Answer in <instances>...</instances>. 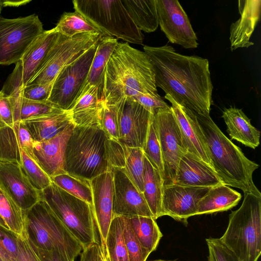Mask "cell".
Instances as JSON below:
<instances>
[{
    "label": "cell",
    "mask_w": 261,
    "mask_h": 261,
    "mask_svg": "<svg viewBox=\"0 0 261 261\" xmlns=\"http://www.w3.org/2000/svg\"><path fill=\"white\" fill-rule=\"evenodd\" d=\"M35 141L22 122L12 126H0V162L22 164V153L24 150L33 158Z\"/></svg>",
    "instance_id": "cell-21"
},
{
    "label": "cell",
    "mask_w": 261,
    "mask_h": 261,
    "mask_svg": "<svg viewBox=\"0 0 261 261\" xmlns=\"http://www.w3.org/2000/svg\"><path fill=\"white\" fill-rule=\"evenodd\" d=\"M118 124V140L127 147L143 149L152 114L130 98L115 105Z\"/></svg>",
    "instance_id": "cell-14"
},
{
    "label": "cell",
    "mask_w": 261,
    "mask_h": 261,
    "mask_svg": "<svg viewBox=\"0 0 261 261\" xmlns=\"http://www.w3.org/2000/svg\"><path fill=\"white\" fill-rule=\"evenodd\" d=\"M153 261H166V260L159 259V260H153Z\"/></svg>",
    "instance_id": "cell-58"
},
{
    "label": "cell",
    "mask_w": 261,
    "mask_h": 261,
    "mask_svg": "<svg viewBox=\"0 0 261 261\" xmlns=\"http://www.w3.org/2000/svg\"><path fill=\"white\" fill-rule=\"evenodd\" d=\"M100 245L91 244L83 249L80 261H99Z\"/></svg>",
    "instance_id": "cell-52"
},
{
    "label": "cell",
    "mask_w": 261,
    "mask_h": 261,
    "mask_svg": "<svg viewBox=\"0 0 261 261\" xmlns=\"http://www.w3.org/2000/svg\"><path fill=\"white\" fill-rule=\"evenodd\" d=\"M132 229L141 245L150 253L154 251L163 236L152 217L136 216L128 217Z\"/></svg>",
    "instance_id": "cell-32"
},
{
    "label": "cell",
    "mask_w": 261,
    "mask_h": 261,
    "mask_svg": "<svg viewBox=\"0 0 261 261\" xmlns=\"http://www.w3.org/2000/svg\"><path fill=\"white\" fill-rule=\"evenodd\" d=\"M22 87V65L20 60L15 64L14 70L8 76L1 91L9 98L12 105L13 114L20 104Z\"/></svg>",
    "instance_id": "cell-42"
},
{
    "label": "cell",
    "mask_w": 261,
    "mask_h": 261,
    "mask_svg": "<svg viewBox=\"0 0 261 261\" xmlns=\"http://www.w3.org/2000/svg\"><path fill=\"white\" fill-rule=\"evenodd\" d=\"M101 125L74 126L65 152V172L90 181L108 171L105 141Z\"/></svg>",
    "instance_id": "cell-4"
},
{
    "label": "cell",
    "mask_w": 261,
    "mask_h": 261,
    "mask_svg": "<svg viewBox=\"0 0 261 261\" xmlns=\"http://www.w3.org/2000/svg\"><path fill=\"white\" fill-rule=\"evenodd\" d=\"M161 146L163 165V186L174 184L181 157L188 151L180 129L170 108L159 109L152 114Z\"/></svg>",
    "instance_id": "cell-11"
},
{
    "label": "cell",
    "mask_w": 261,
    "mask_h": 261,
    "mask_svg": "<svg viewBox=\"0 0 261 261\" xmlns=\"http://www.w3.org/2000/svg\"><path fill=\"white\" fill-rule=\"evenodd\" d=\"M0 216L9 230L19 236L26 234L24 211L1 189Z\"/></svg>",
    "instance_id": "cell-33"
},
{
    "label": "cell",
    "mask_w": 261,
    "mask_h": 261,
    "mask_svg": "<svg viewBox=\"0 0 261 261\" xmlns=\"http://www.w3.org/2000/svg\"><path fill=\"white\" fill-rule=\"evenodd\" d=\"M144 154L139 148H127L125 167L123 168L126 175L142 193L144 189Z\"/></svg>",
    "instance_id": "cell-38"
},
{
    "label": "cell",
    "mask_w": 261,
    "mask_h": 261,
    "mask_svg": "<svg viewBox=\"0 0 261 261\" xmlns=\"http://www.w3.org/2000/svg\"><path fill=\"white\" fill-rule=\"evenodd\" d=\"M127 148L117 139L107 138L105 150L109 171L112 168H124Z\"/></svg>",
    "instance_id": "cell-43"
},
{
    "label": "cell",
    "mask_w": 261,
    "mask_h": 261,
    "mask_svg": "<svg viewBox=\"0 0 261 261\" xmlns=\"http://www.w3.org/2000/svg\"><path fill=\"white\" fill-rule=\"evenodd\" d=\"M44 31L35 14L13 19L0 16V65L16 64L21 60Z\"/></svg>",
    "instance_id": "cell-9"
},
{
    "label": "cell",
    "mask_w": 261,
    "mask_h": 261,
    "mask_svg": "<svg viewBox=\"0 0 261 261\" xmlns=\"http://www.w3.org/2000/svg\"><path fill=\"white\" fill-rule=\"evenodd\" d=\"M0 121L5 125L13 126L14 121L13 109L9 98L0 91Z\"/></svg>",
    "instance_id": "cell-50"
},
{
    "label": "cell",
    "mask_w": 261,
    "mask_h": 261,
    "mask_svg": "<svg viewBox=\"0 0 261 261\" xmlns=\"http://www.w3.org/2000/svg\"><path fill=\"white\" fill-rule=\"evenodd\" d=\"M164 97L171 103L170 108L179 125L188 151L212 167L195 113L178 104L169 95L165 94Z\"/></svg>",
    "instance_id": "cell-20"
},
{
    "label": "cell",
    "mask_w": 261,
    "mask_h": 261,
    "mask_svg": "<svg viewBox=\"0 0 261 261\" xmlns=\"http://www.w3.org/2000/svg\"><path fill=\"white\" fill-rule=\"evenodd\" d=\"M99 41L61 70L54 80L47 101L65 111L70 109L86 84Z\"/></svg>",
    "instance_id": "cell-12"
},
{
    "label": "cell",
    "mask_w": 261,
    "mask_h": 261,
    "mask_svg": "<svg viewBox=\"0 0 261 261\" xmlns=\"http://www.w3.org/2000/svg\"><path fill=\"white\" fill-rule=\"evenodd\" d=\"M158 23L172 43L186 49L197 48V38L186 12L177 0H155Z\"/></svg>",
    "instance_id": "cell-13"
},
{
    "label": "cell",
    "mask_w": 261,
    "mask_h": 261,
    "mask_svg": "<svg viewBox=\"0 0 261 261\" xmlns=\"http://www.w3.org/2000/svg\"><path fill=\"white\" fill-rule=\"evenodd\" d=\"M120 218L129 261H146L150 253L139 241L128 218L120 216Z\"/></svg>",
    "instance_id": "cell-41"
},
{
    "label": "cell",
    "mask_w": 261,
    "mask_h": 261,
    "mask_svg": "<svg viewBox=\"0 0 261 261\" xmlns=\"http://www.w3.org/2000/svg\"><path fill=\"white\" fill-rule=\"evenodd\" d=\"M240 18L230 27V48H248L254 44L250 37L260 18V0H240L238 1Z\"/></svg>",
    "instance_id": "cell-24"
},
{
    "label": "cell",
    "mask_w": 261,
    "mask_h": 261,
    "mask_svg": "<svg viewBox=\"0 0 261 261\" xmlns=\"http://www.w3.org/2000/svg\"><path fill=\"white\" fill-rule=\"evenodd\" d=\"M60 35L55 28L44 31L24 53L20 60L22 65L23 87L26 86L41 70Z\"/></svg>",
    "instance_id": "cell-25"
},
{
    "label": "cell",
    "mask_w": 261,
    "mask_h": 261,
    "mask_svg": "<svg viewBox=\"0 0 261 261\" xmlns=\"http://www.w3.org/2000/svg\"><path fill=\"white\" fill-rule=\"evenodd\" d=\"M101 126L108 138L118 140V124L115 106L108 105L104 102Z\"/></svg>",
    "instance_id": "cell-45"
},
{
    "label": "cell",
    "mask_w": 261,
    "mask_h": 261,
    "mask_svg": "<svg viewBox=\"0 0 261 261\" xmlns=\"http://www.w3.org/2000/svg\"><path fill=\"white\" fill-rule=\"evenodd\" d=\"M109 261H129L120 216H114L105 243Z\"/></svg>",
    "instance_id": "cell-34"
},
{
    "label": "cell",
    "mask_w": 261,
    "mask_h": 261,
    "mask_svg": "<svg viewBox=\"0 0 261 261\" xmlns=\"http://www.w3.org/2000/svg\"><path fill=\"white\" fill-rule=\"evenodd\" d=\"M130 17L140 31H155L158 20L155 0H121Z\"/></svg>",
    "instance_id": "cell-30"
},
{
    "label": "cell",
    "mask_w": 261,
    "mask_h": 261,
    "mask_svg": "<svg viewBox=\"0 0 261 261\" xmlns=\"http://www.w3.org/2000/svg\"><path fill=\"white\" fill-rule=\"evenodd\" d=\"M242 198L240 193L223 184L211 187L198 201L195 215L226 211L236 206Z\"/></svg>",
    "instance_id": "cell-28"
},
{
    "label": "cell",
    "mask_w": 261,
    "mask_h": 261,
    "mask_svg": "<svg viewBox=\"0 0 261 261\" xmlns=\"http://www.w3.org/2000/svg\"><path fill=\"white\" fill-rule=\"evenodd\" d=\"M19 251L16 261H42L27 237L18 236Z\"/></svg>",
    "instance_id": "cell-49"
},
{
    "label": "cell",
    "mask_w": 261,
    "mask_h": 261,
    "mask_svg": "<svg viewBox=\"0 0 261 261\" xmlns=\"http://www.w3.org/2000/svg\"><path fill=\"white\" fill-rule=\"evenodd\" d=\"M30 244L42 261H74L70 259L63 251L58 249L43 250L35 247L31 243Z\"/></svg>",
    "instance_id": "cell-51"
},
{
    "label": "cell",
    "mask_w": 261,
    "mask_h": 261,
    "mask_svg": "<svg viewBox=\"0 0 261 261\" xmlns=\"http://www.w3.org/2000/svg\"><path fill=\"white\" fill-rule=\"evenodd\" d=\"M74 127L72 122L54 138L42 142H34L33 158L50 177L66 173V148Z\"/></svg>",
    "instance_id": "cell-19"
},
{
    "label": "cell",
    "mask_w": 261,
    "mask_h": 261,
    "mask_svg": "<svg viewBox=\"0 0 261 261\" xmlns=\"http://www.w3.org/2000/svg\"><path fill=\"white\" fill-rule=\"evenodd\" d=\"M21 167L31 183L37 190L42 191L52 183L50 177L24 150L22 153Z\"/></svg>",
    "instance_id": "cell-40"
},
{
    "label": "cell",
    "mask_w": 261,
    "mask_h": 261,
    "mask_svg": "<svg viewBox=\"0 0 261 261\" xmlns=\"http://www.w3.org/2000/svg\"><path fill=\"white\" fill-rule=\"evenodd\" d=\"M18 236L0 225V246L12 261H16L19 251Z\"/></svg>",
    "instance_id": "cell-46"
},
{
    "label": "cell",
    "mask_w": 261,
    "mask_h": 261,
    "mask_svg": "<svg viewBox=\"0 0 261 261\" xmlns=\"http://www.w3.org/2000/svg\"><path fill=\"white\" fill-rule=\"evenodd\" d=\"M103 105L100 87L85 84L68 112L74 126L101 125Z\"/></svg>",
    "instance_id": "cell-23"
},
{
    "label": "cell",
    "mask_w": 261,
    "mask_h": 261,
    "mask_svg": "<svg viewBox=\"0 0 261 261\" xmlns=\"http://www.w3.org/2000/svg\"><path fill=\"white\" fill-rule=\"evenodd\" d=\"M153 68L148 55L118 42L105 67L101 97L108 105H115L140 94L157 93Z\"/></svg>",
    "instance_id": "cell-2"
},
{
    "label": "cell",
    "mask_w": 261,
    "mask_h": 261,
    "mask_svg": "<svg viewBox=\"0 0 261 261\" xmlns=\"http://www.w3.org/2000/svg\"><path fill=\"white\" fill-rule=\"evenodd\" d=\"M0 261H12L7 253L0 246Z\"/></svg>",
    "instance_id": "cell-55"
},
{
    "label": "cell",
    "mask_w": 261,
    "mask_h": 261,
    "mask_svg": "<svg viewBox=\"0 0 261 261\" xmlns=\"http://www.w3.org/2000/svg\"><path fill=\"white\" fill-rule=\"evenodd\" d=\"M240 261H257L261 254V196L244 193L241 206L231 212L219 238Z\"/></svg>",
    "instance_id": "cell-5"
},
{
    "label": "cell",
    "mask_w": 261,
    "mask_h": 261,
    "mask_svg": "<svg viewBox=\"0 0 261 261\" xmlns=\"http://www.w3.org/2000/svg\"><path fill=\"white\" fill-rule=\"evenodd\" d=\"M31 2V0L10 1L2 0V5L4 7H19L25 5Z\"/></svg>",
    "instance_id": "cell-53"
},
{
    "label": "cell",
    "mask_w": 261,
    "mask_h": 261,
    "mask_svg": "<svg viewBox=\"0 0 261 261\" xmlns=\"http://www.w3.org/2000/svg\"><path fill=\"white\" fill-rule=\"evenodd\" d=\"M143 49L152 65L156 87L193 112L210 115L213 86L207 59L181 55L167 44Z\"/></svg>",
    "instance_id": "cell-1"
},
{
    "label": "cell",
    "mask_w": 261,
    "mask_h": 261,
    "mask_svg": "<svg viewBox=\"0 0 261 261\" xmlns=\"http://www.w3.org/2000/svg\"><path fill=\"white\" fill-rule=\"evenodd\" d=\"M52 182L71 195L88 203L92 207V193L90 181L67 173L50 177Z\"/></svg>",
    "instance_id": "cell-36"
},
{
    "label": "cell",
    "mask_w": 261,
    "mask_h": 261,
    "mask_svg": "<svg viewBox=\"0 0 261 261\" xmlns=\"http://www.w3.org/2000/svg\"><path fill=\"white\" fill-rule=\"evenodd\" d=\"M211 188L175 184L163 186V215L170 216L187 225L188 219L195 216L197 203Z\"/></svg>",
    "instance_id": "cell-16"
},
{
    "label": "cell",
    "mask_w": 261,
    "mask_h": 261,
    "mask_svg": "<svg viewBox=\"0 0 261 261\" xmlns=\"http://www.w3.org/2000/svg\"><path fill=\"white\" fill-rule=\"evenodd\" d=\"M55 28L60 34L66 37L84 33H97L103 37L99 29L75 11L64 12Z\"/></svg>",
    "instance_id": "cell-35"
},
{
    "label": "cell",
    "mask_w": 261,
    "mask_h": 261,
    "mask_svg": "<svg viewBox=\"0 0 261 261\" xmlns=\"http://www.w3.org/2000/svg\"><path fill=\"white\" fill-rule=\"evenodd\" d=\"M118 43L114 37H102L97 46L86 84L101 86L104 70Z\"/></svg>",
    "instance_id": "cell-31"
},
{
    "label": "cell",
    "mask_w": 261,
    "mask_h": 261,
    "mask_svg": "<svg viewBox=\"0 0 261 261\" xmlns=\"http://www.w3.org/2000/svg\"><path fill=\"white\" fill-rule=\"evenodd\" d=\"M22 122L36 142L49 140L63 132L72 121L68 111L31 118Z\"/></svg>",
    "instance_id": "cell-27"
},
{
    "label": "cell",
    "mask_w": 261,
    "mask_h": 261,
    "mask_svg": "<svg viewBox=\"0 0 261 261\" xmlns=\"http://www.w3.org/2000/svg\"><path fill=\"white\" fill-rule=\"evenodd\" d=\"M74 10L99 29L103 37L142 44L144 35L132 20L121 0H74Z\"/></svg>",
    "instance_id": "cell-8"
},
{
    "label": "cell",
    "mask_w": 261,
    "mask_h": 261,
    "mask_svg": "<svg viewBox=\"0 0 261 261\" xmlns=\"http://www.w3.org/2000/svg\"><path fill=\"white\" fill-rule=\"evenodd\" d=\"M132 99L152 114L157 109L170 107L158 93L155 94H140L134 97Z\"/></svg>",
    "instance_id": "cell-48"
},
{
    "label": "cell",
    "mask_w": 261,
    "mask_h": 261,
    "mask_svg": "<svg viewBox=\"0 0 261 261\" xmlns=\"http://www.w3.org/2000/svg\"><path fill=\"white\" fill-rule=\"evenodd\" d=\"M102 37L97 33L80 34L72 37L60 34L42 68L27 85H43L54 82L64 67L79 58Z\"/></svg>",
    "instance_id": "cell-10"
},
{
    "label": "cell",
    "mask_w": 261,
    "mask_h": 261,
    "mask_svg": "<svg viewBox=\"0 0 261 261\" xmlns=\"http://www.w3.org/2000/svg\"><path fill=\"white\" fill-rule=\"evenodd\" d=\"M144 189L143 195L155 220L163 216L162 209L163 179L159 171L144 156Z\"/></svg>",
    "instance_id": "cell-29"
},
{
    "label": "cell",
    "mask_w": 261,
    "mask_h": 261,
    "mask_svg": "<svg viewBox=\"0 0 261 261\" xmlns=\"http://www.w3.org/2000/svg\"><path fill=\"white\" fill-rule=\"evenodd\" d=\"M0 225L4 226V227H7L4 221L3 220V219H2L1 217L0 216Z\"/></svg>",
    "instance_id": "cell-56"
},
{
    "label": "cell",
    "mask_w": 261,
    "mask_h": 261,
    "mask_svg": "<svg viewBox=\"0 0 261 261\" xmlns=\"http://www.w3.org/2000/svg\"><path fill=\"white\" fill-rule=\"evenodd\" d=\"M24 213L27 235L31 243L43 250L63 251L75 260L83 250L81 244L44 200L40 199Z\"/></svg>",
    "instance_id": "cell-6"
},
{
    "label": "cell",
    "mask_w": 261,
    "mask_h": 261,
    "mask_svg": "<svg viewBox=\"0 0 261 261\" xmlns=\"http://www.w3.org/2000/svg\"><path fill=\"white\" fill-rule=\"evenodd\" d=\"M4 125V124H3V123L1 122V121H0V126H1V125Z\"/></svg>",
    "instance_id": "cell-59"
},
{
    "label": "cell",
    "mask_w": 261,
    "mask_h": 261,
    "mask_svg": "<svg viewBox=\"0 0 261 261\" xmlns=\"http://www.w3.org/2000/svg\"><path fill=\"white\" fill-rule=\"evenodd\" d=\"M44 200L83 249L98 243L92 207L52 182L39 191Z\"/></svg>",
    "instance_id": "cell-7"
},
{
    "label": "cell",
    "mask_w": 261,
    "mask_h": 261,
    "mask_svg": "<svg viewBox=\"0 0 261 261\" xmlns=\"http://www.w3.org/2000/svg\"><path fill=\"white\" fill-rule=\"evenodd\" d=\"M222 117L232 139L252 149L258 146L260 132L251 124L250 120L241 109L232 107L225 109Z\"/></svg>",
    "instance_id": "cell-26"
},
{
    "label": "cell",
    "mask_w": 261,
    "mask_h": 261,
    "mask_svg": "<svg viewBox=\"0 0 261 261\" xmlns=\"http://www.w3.org/2000/svg\"><path fill=\"white\" fill-rule=\"evenodd\" d=\"M222 184L214 169L187 151L180 159L174 184L199 187H213Z\"/></svg>",
    "instance_id": "cell-22"
},
{
    "label": "cell",
    "mask_w": 261,
    "mask_h": 261,
    "mask_svg": "<svg viewBox=\"0 0 261 261\" xmlns=\"http://www.w3.org/2000/svg\"><path fill=\"white\" fill-rule=\"evenodd\" d=\"M208 261H240L237 256L219 238L206 239Z\"/></svg>",
    "instance_id": "cell-44"
},
{
    "label": "cell",
    "mask_w": 261,
    "mask_h": 261,
    "mask_svg": "<svg viewBox=\"0 0 261 261\" xmlns=\"http://www.w3.org/2000/svg\"><path fill=\"white\" fill-rule=\"evenodd\" d=\"M142 150L145 157L159 171L163 179L164 170L162 152L158 130L152 114L147 138Z\"/></svg>",
    "instance_id": "cell-39"
},
{
    "label": "cell",
    "mask_w": 261,
    "mask_h": 261,
    "mask_svg": "<svg viewBox=\"0 0 261 261\" xmlns=\"http://www.w3.org/2000/svg\"><path fill=\"white\" fill-rule=\"evenodd\" d=\"M92 208L96 226L101 241L105 247L108 231L113 218V175L108 171L90 180Z\"/></svg>",
    "instance_id": "cell-18"
},
{
    "label": "cell",
    "mask_w": 261,
    "mask_h": 261,
    "mask_svg": "<svg viewBox=\"0 0 261 261\" xmlns=\"http://www.w3.org/2000/svg\"><path fill=\"white\" fill-rule=\"evenodd\" d=\"M114 216L153 218L143 194L126 175L123 168H112Z\"/></svg>",
    "instance_id": "cell-15"
},
{
    "label": "cell",
    "mask_w": 261,
    "mask_h": 261,
    "mask_svg": "<svg viewBox=\"0 0 261 261\" xmlns=\"http://www.w3.org/2000/svg\"><path fill=\"white\" fill-rule=\"evenodd\" d=\"M3 8V6L2 5V0H0V14L1 13V11H2V9Z\"/></svg>",
    "instance_id": "cell-57"
},
{
    "label": "cell",
    "mask_w": 261,
    "mask_h": 261,
    "mask_svg": "<svg viewBox=\"0 0 261 261\" xmlns=\"http://www.w3.org/2000/svg\"><path fill=\"white\" fill-rule=\"evenodd\" d=\"M99 261H109L107 256L105 247L100 245Z\"/></svg>",
    "instance_id": "cell-54"
},
{
    "label": "cell",
    "mask_w": 261,
    "mask_h": 261,
    "mask_svg": "<svg viewBox=\"0 0 261 261\" xmlns=\"http://www.w3.org/2000/svg\"><path fill=\"white\" fill-rule=\"evenodd\" d=\"M53 83L27 85L22 88L21 97L31 100L47 101Z\"/></svg>",
    "instance_id": "cell-47"
},
{
    "label": "cell",
    "mask_w": 261,
    "mask_h": 261,
    "mask_svg": "<svg viewBox=\"0 0 261 261\" xmlns=\"http://www.w3.org/2000/svg\"><path fill=\"white\" fill-rule=\"evenodd\" d=\"M0 189L24 211L40 200L39 191L32 185L21 166L16 163L0 162Z\"/></svg>",
    "instance_id": "cell-17"
},
{
    "label": "cell",
    "mask_w": 261,
    "mask_h": 261,
    "mask_svg": "<svg viewBox=\"0 0 261 261\" xmlns=\"http://www.w3.org/2000/svg\"><path fill=\"white\" fill-rule=\"evenodd\" d=\"M195 115L212 166L222 183L240 189L244 193L261 196L252 179L253 173L259 165L245 155L242 150L222 132L210 115Z\"/></svg>",
    "instance_id": "cell-3"
},
{
    "label": "cell",
    "mask_w": 261,
    "mask_h": 261,
    "mask_svg": "<svg viewBox=\"0 0 261 261\" xmlns=\"http://www.w3.org/2000/svg\"><path fill=\"white\" fill-rule=\"evenodd\" d=\"M63 112L65 111L48 101L31 100L21 97L19 107L13 114L14 121L15 123L22 122L31 118Z\"/></svg>",
    "instance_id": "cell-37"
}]
</instances>
